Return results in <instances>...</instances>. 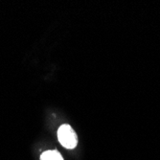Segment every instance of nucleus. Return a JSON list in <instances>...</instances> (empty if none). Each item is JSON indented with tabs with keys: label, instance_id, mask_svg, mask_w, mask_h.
Segmentation results:
<instances>
[{
	"label": "nucleus",
	"instance_id": "2",
	"mask_svg": "<svg viewBox=\"0 0 160 160\" xmlns=\"http://www.w3.org/2000/svg\"><path fill=\"white\" fill-rule=\"evenodd\" d=\"M40 160H63V158L59 152L46 151L40 155Z\"/></svg>",
	"mask_w": 160,
	"mask_h": 160
},
{
	"label": "nucleus",
	"instance_id": "1",
	"mask_svg": "<svg viewBox=\"0 0 160 160\" xmlns=\"http://www.w3.org/2000/svg\"><path fill=\"white\" fill-rule=\"evenodd\" d=\"M58 139L62 144V146L69 150L74 149L78 144V137L76 132L71 128V126L67 124L60 127L59 130H58Z\"/></svg>",
	"mask_w": 160,
	"mask_h": 160
}]
</instances>
